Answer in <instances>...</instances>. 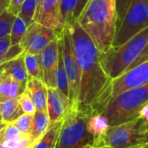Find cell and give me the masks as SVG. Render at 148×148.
<instances>
[{
    "label": "cell",
    "instance_id": "obj_1",
    "mask_svg": "<svg viewBox=\"0 0 148 148\" xmlns=\"http://www.w3.org/2000/svg\"><path fill=\"white\" fill-rule=\"evenodd\" d=\"M66 25L81 75L77 110L89 117L101 114L111 100L113 80L101 64L100 51L78 22Z\"/></svg>",
    "mask_w": 148,
    "mask_h": 148
},
{
    "label": "cell",
    "instance_id": "obj_2",
    "mask_svg": "<svg viewBox=\"0 0 148 148\" xmlns=\"http://www.w3.org/2000/svg\"><path fill=\"white\" fill-rule=\"evenodd\" d=\"M76 21L100 53L108 51L117 32L116 0H88Z\"/></svg>",
    "mask_w": 148,
    "mask_h": 148
},
{
    "label": "cell",
    "instance_id": "obj_3",
    "mask_svg": "<svg viewBox=\"0 0 148 148\" xmlns=\"http://www.w3.org/2000/svg\"><path fill=\"white\" fill-rule=\"evenodd\" d=\"M148 42V26L118 47L100 53V62L106 74L114 80L126 72Z\"/></svg>",
    "mask_w": 148,
    "mask_h": 148
},
{
    "label": "cell",
    "instance_id": "obj_4",
    "mask_svg": "<svg viewBox=\"0 0 148 148\" xmlns=\"http://www.w3.org/2000/svg\"><path fill=\"white\" fill-rule=\"evenodd\" d=\"M148 102V82L124 91L112 98L101 113L110 127L127 121L136 116Z\"/></svg>",
    "mask_w": 148,
    "mask_h": 148
},
{
    "label": "cell",
    "instance_id": "obj_5",
    "mask_svg": "<svg viewBox=\"0 0 148 148\" xmlns=\"http://www.w3.org/2000/svg\"><path fill=\"white\" fill-rule=\"evenodd\" d=\"M148 141V127L142 116L110 127L101 147L128 148Z\"/></svg>",
    "mask_w": 148,
    "mask_h": 148
},
{
    "label": "cell",
    "instance_id": "obj_6",
    "mask_svg": "<svg viewBox=\"0 0 148 148\" xmlns=\"http://www.w3.org/2000/svg\"><path fill=\"white\" fill-rule=\"evenodd\" d=\"M89 116L80 110L68 109L62 121L56 148H82L93 144L94 138L87 129Z\"/></svg>",
    "mask_w": 148,
    "mask_h": 148
},
{
    "label": "cell",
    "instance_id": "obj_7",
    "mask_svg": "<svg viewBox=\"0 0 148 148\" xmlns=\"http://www.w3.org/2000/svg\"><path fill=\"white\" fill-rule=\"evenodd\" d=\"M147 26V1L133 0L116 32L112 47L122 45Z\"/></svg>",
    "mask_w": 148,
    "mask_h": 148
},
{
    "label": "cell",
    "instance_id": "obj_8",
    "mask_svg": "<svg viewBox=\"0 0 148 148\" xmlns=\"http://www.w3.org/2000/svg\"><path fill=\"white\" fill-rule=\"evenodd\" d=\"M60 43L62 51L63 63L69 82V108L77 110L81 75L80 69L74 53L71 36L67 25H65L63 29L62 30L60 36Z\"/></svg>",
    "mask_w": 148,
    "mask_h": 148
},
{
    "label": "cell",
    "instance_id": "obj_9",
    "mask_svg": "<svg viewBox=\"0 0 148 148\" xmlns=\"http://www.w3.org/2000/svg\"><path fill=\"white\" fill-rule=\"evenodd\" d=\"M62 31L33 22L28 26L20 45L23 48L24 53L39 55L52 41L58 39Z\"/></svg>",
    "mask_w": 148,
    "mask_h": 148
},
{
    "label": "cell",
    "instance_id": "obj_10",
    "mask_svg": "<svg viewBox=\"0 0 148 148\" xmlns=\"http://www.w3.org/2000/svg\"><path fill=\"white\" fill-rule=\"evenodd\" d=\"M33 22L62 31L65 26L62 16V0H40L33 16Z\"/></svg>",
    "mask_w": 148,
    "mask_h": 148
},
{
    "label": "cell",
    "instance_id": "obj_11",
    "mask_svg": "<svg viewBox=\"0 0 148 148\" xmlns=\"http://www.w3.org/2000/svg\"><path fill=\"white\" fill-rule=\"evenodd\" d=\"M59 38L52 41L39 54L42 69V82L46 88H56L57 87L56 75L59 57Z\"/></svg>",
    "mask_w": 148,
    "mask_h": 148
},
{
    "label": "cell",
    "instance_id": "obj_12",
    "mask_svg": "<svg viewBox=\"0 0 148 148\" xmlns=\"http://www.w3.org/2000/svg\"><path fill=\"white\" fill-rule=\"evenodd\" d=\"M147 82H148V61L126 71L118 78L113 80L111 99L124 91Z\"/></svg>",
    "mask_w": 148,
    "mask_h": 148
},
{
    "label": "cell",
    "instance_id": "obj_13",
    "mask_svg": "<svg viewBox=\"0 0 148 148\" xmlns=\"http://www.w3.org/2000/svg\"><path fill=\"white\" fill-rule=\"evenodd\" d=\"M69 107V99L57 88H47V112L50 125L62 121Z\"/></svg>",
    "mask_w": 148,
    "mask_h": 148
},
{
    "label": "cell",
    "instance_id": "obj_14",
    "mask_svg": "<svg viewBox=\"0 0 148 148\" xmlns=\"http://www.w3.org/2000/svg\"><path fill=\"white\" fill-rule=\"evenodd\" d=\"M110 125L108 119L101 114H94L89 117L87 123V129L93 136V146L95 148H100L101 144L107 136Z\"/></svg>",
    "mask_w": 148,
    "mask_h": 148
},
{
    "label": "cell",
    "instance_id": "obj_15",
    "mask_svg": "<svg viewBox=\"0 0 148 148\" xmlns=\"http://www.w3.org/2000/svg\"><path fill=\"white\" fill-rule=\"evenodd\" d=\"M25 91L31 98L36 111L47 110V88L41 80L29 77Z\"/></svg>",
    "mask_w": 148,
    "mask_h": 148
},
{
    "label": "cell",
    "instance_id": "obj_16",
    "mask_svg": "<svg viewBox=\"0 0 148 148\" xmlns=\"http://www.w3.org/2000/svg\"><path fill=\"white\" fill-rule=\"evenodd\" d=\"M24 53V52H23ZM23 53L16 58L0 65V72L10 76L13 80L26 85L29 75L24 63Z\"/></svg>",
    "mask_w": 148,
    "mask_h": 148
},
{
    "label": "cell",
    "instance_id": "obj_17",
    "mask_svg": "<svg viewBox=\"0 0 148 148\" xmlns=\"http://www.w3.org/2000/svg\"><path fill=\"white\" fill-rule=\"evenodd\" d=\"M3 145L6 148H33L35 142L29 134L21 133L11 123L7 125Z\"/></svg>",
    "mask_w": 148,
    "mask_h": 148
},
{
    "label": "cell",
    "instance_id": "obj_18",
    "mask_svg": "<svg viewBox=\"0 0 148 148\" xmlns=\"http://www.w3.org/2000/svg\"><path fill=\"white\" fill-rule=\"evenodd\" d=\"M26 88V85L22 84L10 76L3 75V81L0 85V102L18 98Z\"/></svg>",
    "mask_w": 148,
    "mask_h": 148
},
{
    "label": "cell",
    "instance_id": "obj_19",
    "mask_svg": "<svg viewBox=\"0 0 148 148\" xmlns=\"http://www.w3.org/2000/svg\"><path fill=\"white\" fill-rule=\"evenodd\" d=\"M0 110L2 114L3 122L11 124L24 114L18 98L10 99L0 102Z\"/></svg>",
    "mask_w": 148,
    "mask_h": 148
},
{
    "label": "cell",
    "instance_id": "obj_20",
    "mask_svg": "<svg viewBox=\"0 0 148 148\" xmlns=\"http://www.w3.org/2000/svg\"><path fill=\"white\" fill-rule=\"evenodd\" d=\"M50 127V122L46 111H36L34 114V119L30 132V138L35 142V144L44 135L47 130Z\"/></svg>",
    "mask_w": 148,
    "mask_h": 148
},
{
    "label": "cell",
    "instance_id": "obj_21",
    "mask_svg": "<svg viewBox=\"0 0 148 148\" xmlns=\"http://www.w3.org/2000/svg\"><path fill=\"white\" fill-rule=\"evenodd\" d=\"M62 121L54 125H50L49 128L47 130L44 135L34 145L33 148H56L60 130L62 125Z\"/></svg>",
    "mask_w": 148,
    "mask_h": 148
},
{
    "label": "cell",
    "instance_id": "obj_22",
    "mask_svg": "<svg viewBox=\"0 0 148 148\" xmlns=\"http://www.w3.org/2000/svg\"><path fill=\"white\" fill-rule=\"evenodd\" d=\"M56 82L57 88L69 99V82L68 76L65 70L63 58H62V51L60 43L59 38V57H58V67H57V75H56Z\"/></svg>",
    "mask_w": 148,
    "mask_h": 148
},
{
    "label": "cell",
    "instance_id": "obj_23",
    "mask_svg": "<svg viewBox=\"0 0 148 148\" xmlns=\"http://www.w3.org/2000/svg\"><path fill=\"white\" fill-rule=\"evenodd\" d=\"M24 63L29 77L36 78L42 81V69L40 62V56L36 54L23 53Z\"/></svg>",
    "mask_w": 148,
    "mask_h": 148
},
{
    "label": "cell",
    "instance_id": "obj_24",
    "mask_svg": "<svg viewBox=\"0 0 148 148\" xmlns=\"http://www.w3.org/2000/svg\"><path fill=\"white\" fill-rule=\"evenodd\" d=\"M28 26L29 25L27 24V23L20 16H16L12 28H11V32L10 35L11 45L20 44L22 39L23 38L26 33Z\"/></svg>",
    "mask_w": 148,
    "mask_h": 148
},
{
    "label": "cell",
    "instance_id": "obj_25",
    "mask_svg": "<svg viewBox=\"0 0 148 148\" xmlns=\"http://www.w3.org/2000/svg\"><path fill=\"white\" fill-rule=\"evenodd\" d=\"M39 2L40 0H25L22 6L18 16H20L28 25L33 23V16Z\"/></svg>",
    "mask_w": 148,
    "mask_h": 148
},
{
    "label": "cell",
    "instance_id": "obj_26",
    "mask_svg": "<svg viewBox=\"0 0 148 148\" xmlns=\"http://www.w3.org/2000/svg\"><path fill=\"white\" fill-rule=\"evenodd\" d=\"M15 18L16 16L9 12L7 10L0 15V38L10 35Z\"/></svg>",
    "mask_w": 148,
    "mask_h": 148
},
{
    "label": "cell",
    "instance_id": "obj_27",
    "mask_svg": "<svg viewBox=\"0 0 148 148\" xmlns=\"http://www.w3.org/2000/svg\"><path fill=\"white\" fill-rule=\"evenodd\" d=\"M78 0H62V16L64 24H71L74 19V11Z\"/></svg>",
    "mask_w": 148,
    "mask_h": 148
},
{
    "label": "cell",
    "instance_id": "obj_28",
    "mask_svg": "<svg viewBox=\"0 0 148 148\" xmlns=\"http://www.w3.org/2000/svg\"><path fill=\"white\" fill-rule=\"evenodd\" d=\"M34 114H23L17 120H16L12 124L23 134H30L32 123H33Z\"/></svg>",
    "mask_w": 148,
    "mask_h": 148
},
{
    "label": "cell",
    "instance_id": "obj_29",
    "mask_svg": "<svg viewBox=\"0 0 148 148\" xmlns=\"http://www.w3.org/2000/svg\"><path fill=\"white\" fill-rule=\"evenodd\" d=\"M23 52V48L20 44L11 45L7 50L0 52V65L16 58Z\"/></svg>",
    "mask_w": 148,
    "mask_h": 148
},
{
    "label": "cell",
    "instance_id": "obj_30",
    "mask_svg": "<svg viewBox=\"0 0 148 148\" xmlns=\"http://www.w3.org/2000/svg\"><path fill=\"white\" fill-rule=\"evenodd\" d=\"M18 100H19V102H20V105L24 112V114H34L36 111V108H35V105L31 100V98L29 97V94L24 91L19 97H18Z\"/></svg>",
    "mask_w": 148,
    "mask_h": 148
},
{
    "label": "cell",
    "instance_id": "obj_31",
    "mask_svg": "<svg viewBox=\"0 0 148 148\" xmlns=\"http://www.w3.org/2000/svg\"><path fill=\"white\" fill-rule=\"evenodd\" d=\"M133 0H116V9L118 15V23H117V30L131 4Z\"/></svg>",
    "mask_w": 148,
    "mask_h": 148
},
{
    "label": "cell",
    "instance_id": "obj_32",
    "mask_svg": "<svg viewBox=\"0 0 148 148\" xmlns=\"http://www.w3.org/2000/svg\"><path fill=\"white\" fill-rule=\"evenodd\" d=\"M147 61H148V42L146 44V46L144 47L142 51L140 53V55L137 56V58L132 62V64L127 69L126 71L130 70V69H134V67H136V66L140 65V63H142L144 62H147Z\"/></svg>",
    "mask_w": 148,
    "mask_h": 148
},
{
    "label": "cell",
    "instance_id": "obj_33",
    "mask_svg": "<svg viewBox=\"0 0 148 148\" xmlns=\"http://www.w3.org/2000/svg\"><path fill=\"white\" fill-rule=\"evenodd\" d=\"M25 0H10L7 10L14 16H18Z\"/></svg>",
    "mask_w": 148,
    "mask_h": 148
},
{
    "label": "cell",
    "instance_id": "obj_34",
    "mask_svg": "<svg viewBox=\"0 0 148 148\" xmlns=\"http://www.w3.org/2000/svg\"><path fill=\"white\" fill-rule=\"evenodd\" d=\"M88 0H78L77 1V3H76V6H75V11H74V19L76 21L77 17L80 16L82 10H83L84 6L86 5L87 2Z\"/></svg>",
    "mask_w": 148,
    "mask_h": 148
},
{
    "label": "cell",
    "instance_id": "obj_35",
    "mask_svg": "<svg viewBox=\"0 0 148 148\" xmlns=\"http://www.w3.org/2000/svg\"><path fill=\"white\" fill-rule=\"evenodd\" d=\"M10 46H11V42H10V36L0 38V52L7 50Z\"/></svg>",
    "mask_w": 148,
    "mask_h": 148
},
{
    "label": "cell",
    "instance_id": "obj_36",
    "mask_svg": "<svg viewBox=\"0 0 148 148\" xmlns=\"http://www.w3.org/2000/svg\"><path fill=\"white\" fill-rule=\"evenodd\" d=\"M138 115L142 116L144 118V120L146 121L148 127V102L138 112Z\"/></svg>",
    "mask_w": 148,
    "mask_h": 148
},
{
    "label": "cell",
    "instance_id": "obj_37",
    "mask_svg": "<svg viewBox=\"0 0 148 148\" xmlns=\"http://www.w3.org/2000/svg\"><path fill=\"white\" fill-rule=\"evenodd\" d=\"M6 123L2 122L0 124V145H3V141H4V138H5V131H6V127H7Z\"/></svg>",
    "mask_w": 148,
    "mask_h": 148
},
{
    "label": "cell",
    "instance_id": "obj_38",
    "mask_svg": "<svg viewBox=\"0 0 148 148\" xmlns=\"http://www.w3.org/2000/svg\"><path fill=\"white\" fill-rule=\"evenodd\" d=\"M10 0H0V15L7 10Z\"/></svg>",
    "mask_w": 148,
    "mask_h": 148
},
{
    "label": "cell",
    "instance_id": "obj_39",
    "mask_svg": "<svg viewBox=\"0 0 148 148\" xmlns=\"http://www.w3.org/2000/svg\"><path fill=\"white\" fill-rule=\"evenodd\" d=\"M128 148H148V141L139 144V145H136V146H133V147Z\"/></svg>",
    "mask_w": 148,
    "mask_h": 148
},
{
    "label": "cell",
    "instance_id": "obj_40",
    "mask_svg": "<svg viewBox=\"0 0 148 148\" xmlns=\"http://www.w3.org/2000/svg\"><path fill=\"white\" fill-rule=\"evenodd\" d=\"M82 148H95L92 144H88V145H86L85 147H83Z\"/></svg>",
    "mask_w": 148,
    "mask_h": 148
},
{
    "label": "cell",
    "instance_id": "obj_41",
    "mask_svg": "<svg viewBox=\"0 0 148 148\" xmlns=\"http://www.w3.org/2000/svg\"><path fill=\"white\" fill-rule=\"evenodd\" d=\"M3 74L0 72V85H1V82L3 81Z\"/></svg>",
    "mask_w": 148,
    "mask_h": 148
},
{
    "label": "cell",
    "instance_id": "obj_42",
    "mask_svg": "<svg viewBox=\"0 0 148 148\" xmlns=\"http://www.w3.org/2000/svg\"><path fill=\"white\" fill-rule=\"evenodd\" d=\"M0 121L3 122V119H2V114H1V110H0Z\"/></svg>",
    "mask_w": 148,
    "mask_h": 148
},
{
    "label": "cell",
    "instance_id": "obj_43",
    "mask_svg": "<svg viewBox=\"0 0 148 148\" xmlns=\"http://www.w3.org/2000/svg\"><path fill=\"white\" fill-rule=\"evenodd\" d=\"M0 148H6V147H4L3 145H0Z\"/></svg>",
    "mask_w": 148,
    "mask_h": 148
},
{
    "label": "cell",
    "instance_id": "obj_44",
    "mask_svg": "<svg viewBox=\"0 0 148 148\" xmlns=\"http://www.w3.org/2000/svg\"><path fill=\"white\" fill-rule=\"evenodd\" d=\"M101 148H110V147H101Z\"/></svg>",
    "mask_w": 148,
    "mask_h": 148
},
{
    "label": "cell",
    "instance_id": "obj_45",
    "mask_svg": "<svg viewBox=\"0 0 148 148\" xmlns=\"http://www.w3.org/2000/svg\"><path fill=\"white\" fill-rule=\"evenodd\" d=\"M1 123H2V121H0V124H1Z\"/></svg>",
    "mask_w": 148,
    "mask_h": 148
},
{
    "label": "cell",
    "instance_id": "obj_46",
    "mask_svg": "<svg viewBox=\"0 0 148 148\" xmlns=\"http://www.w3.org/2000/svg\"><path fill=\"white\" fill-rule=\"evenodd\" d=\"M147 3H148V0H147Z\"/></svg>",
    "mask_w": 148,
    "mask_h": 148
}]
</instances>
